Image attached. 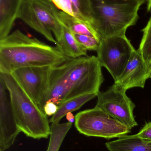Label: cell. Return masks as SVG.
Returning a JSON list of instances; mask_svg holds the SVG:
<instances>
[{"label": "cell", "instance_id": "6da1fadb", "mask_svg": "<svg viewBox=\"0 0 151 151\" xmlns=\"http://www.w3.org/2000/svg\"><path fill=\"white\" fill-rule=\"evenodd\" d=\"M102 67L95 56L68 58L62 64L51 67L48 87L39 108L43 112L48 102L59 106L84 94L98 95L104 81Z\"/></svg>", "mask_w": 151, "mask_h": 151}, {"label": "cell", "instance_id": "7a4b0ae2", "mask_svg": "<svg viewBox=\"0 0 151 151\" xmlns=\"http://www.w3.org/2000/svg\"><path fill=\"white\" fill-rule=\"evenodd\" d=\"M67 58L57 46H51L17 30L0 40V73L19 68L58 66Z\"/></svg>", "mask_w": 151, "mask_h": 151}, {"label": "cell", "instance_id": "3957f363", "mask_svg": "<svg viewBox=\"0 0 151 151\" xmlns=\"http://www.w3.org/2000/svg\"><path fill=\"white\" fill-rule=\"evenodd\" d=\"M92 25L101 39L126 35L136 24L143 4L138 0H90Z\"/></svg>", "mask_w": 151, "mask_h": 151}, {"label": "cell", "instance_id": "277c9868", "mask_svg": "<svg viewBox=\"0 0 151 151\" xmlns=\"http://www.w3.org/2000/svg\"><path fill=\"white\" fill-rule=\"evenodd\" d=\"M8 89L17 125L20 132L34 139L50 136L48 116L20 86L11 74L0 73Z\"/></svg>", "mask_w": 151, "mask_h": 151}, {"label": "cell", "instance_id": "5b68a950", "mask_svg": "<svg viewBox=\"0 0 151 151\" xmlns=\"http://www.w3.org/2000/svg\"><path fill=\"white\" fill-rule=\"evenodd\" d=\"M59 12L50 0H25L18 18L56 46L63 32Z\"/></svg>", "mask_w": 151, "mask_h": 151}, {"label": "cell", "instance_id": "8992f818", "mask_svg": "<svg viewBox=\"0 0 151 151\" xmlns=\"http://www.w3.org/2000/svg\"><path fill=\"white\" fill-rule=\"evenodd\" d=\"M74 125L82 134L106 139L119 138L129 134L131 130L96 106L77 113Z\"/></svg>", "mask_w": 151, "mask_h": 151}, {"label": "cell", "instance_id": "52a82bcc", "mask_svg": "<svg viewBox=\"0 0 151 151\" xmlns=\"http://www.w3.org/2000/svg\"><path fill=\"white\" fill-rule=\"evenodd\" d=\"M135 50L130 40L124 35L101 39L96 51L102 67L108 70L116 81L122 74Z\"/></svg>", "mask_w": 151, "mask_h": 151}, {"label": "cell", "instance_id": "ba28073f", "mask_svg": "<svg viewBox=\"0 0 151 151\" xmlns=\"http://www.w3.org/2000/svg\"><path fill=\"white\" fill-rule=\"evenodd\" d=\"M126 92L113 85L105 91L99 92L95 106L131 129L138 126L134 114L136 106Z\"/></svg>", "mask_w": 151, "mask_h": 151}, {"label": "cell", "instance_id": "9c48e42d", "mask_svg": "<svg viewBox=\"0 0 151 151\" xmlns=\"http://www.w3.org/2000/svg\"><path fill=\"white\" fill-rule=\"evenodd\" d=\"M51 66L23 67L10 73L27 95L37 105L48 87Z\"/></svg>", "mask_w": 151, "mask_h": 151}, {"label": "cell", "instance_id": "30bf717a", "mask_svg": "<svg viewBox=\"0 0 151 151\" xmlns=\"http://www.w3.org/2000/svg\"><path fill=\"white\" fill-rule=\"evenodd\" d=\"M20 132L8 89L0 78V151L6 150L13 145Z\"/></svg>", "mask_w": 151, "mask_h": 151}, {"label": "cell", "instance_id": "8fae6325", "mask_svg": "<svg viewBox=\"0 0 151 151\" xmlns=\"http://www.w3.org/2000/svg\"><path fill=\"white\" fill-rule=\"evenodd\" d=\"M149 67L138 49L133 52L122 74L113 85L126 91L134 88H144L149 78Z\"/></svg>", "mask_w": 151, "mask_h": 151}, {"label": "cell", "instance_id": "7c38bea8", "mask_svg": "<svg viewBox=\"0 0 151 151\" xmlns=\"http://www.w3.org/2000/svg\"><path fill=\"white\" fill-rule=\"evenodd\" d=\"M25 0H0V40L10 34Z\"/></svg>", "mask_w": 151, "mask_h": 151}, {"label": "cell", "instance_id": "4fadbf2b", "mask_svg": "<svg viewBox=\"0 0 151 151\" xmlns=\"http://www.w3.org/2000/svg\"><path fill=\"white\" fill-rule=\"evenodd\" d=\"M61 11L92 24L90 0H50Z\"/></svg>", "mask_w": 151, "mask_h": 151}, {"label": "cell", "instance_id": "5bb4252c", "mask_svg": "<svg viewBox=\"0 0 151 151\" xmlns=\"http://www.w3.org/2000/svg\"><path fill=\"white\" fill-rule=\"evenodd\" d=\"M105 146L109 151H151V141L136 135H125L116 140L107 142Z\"/></svg>", "mask_w": 151, "mask_h": 151}, {"label": "cell", "instance_id": "9a60e30c", "mask_svg": "<svg viewBox=\"0 0 151 151\" xmlns=\"http://www.w3.org/2000/svg\"><path fill=\"white\" fill-rule=\"evenodd\" d=\"M57 42L56 46L67 58H76L88 56L87 50L76 40L73 33L64 25L62 37Z\"/></svg>", "mask_w": 151, "mask_h": 151}, {"label": "cell", "instance_id": "2e32d148", "mask_svg": "<svg viewBox=\"0 0 151 151\" xmlns=\"http://www.w3.org/2000/svg\"><path fill=\"white\" fill-rule=\"evenodd\" d=\"M59 16L62 24L73 33L94 37L101 40V38L90 23L59 11Z\"/></svg>", "mask_w": 151, "mask_h": 151}, {"label": "cell", "instance_id": "e0dca14e", "mask_svg": "<svg viewBox=\"0 0 151 151\" xmlns=\"http://www.w3.org/2000/svg\"><path fill=\"white\" fill-rule=\"evenodd\" d=\"M97 96L96 94H84L64 102L59 106L56 112L50 119V123H59L68 113L79 110L87 102Z\"/></svg>", "mask_w": 151, "mask_h": 151}, {"label": "cell", "instance_id": "ac0fdd59", "mask_svg": "<svg viewBox=\"0 0 151 151\" xmlns=\"http://www.w3.org/2000/svg\"><path fill=\"white\" fill-rule=\"evenodd\" d=\"M72 123H52L51 126L50 138L47 151H59Z\"/></svg>", "mask_w": 151, "mask_h": 151}, {"label": "cell", "instance_id": "d6986e66", "mask_svg": "<svg viewBox=\"0 0 151 151\" xmlns=\"http://www.w3.org/2000/svg\"><path fill=\"white\" fill-rule=\"evenodd\" d=\"M143 34L139 49L149 68L151 66V17L142 30Z\"/></svg>", "mask_w": 151, "mask_h": 151}, {"label": "cell", "instance_id": "ffe728a7", "mask_svg": "<svg viewBox=\"0 0 151 151\" xmlns=\"http://www.w3.org/2000/svg\"><path fill=\"white\" fill-rule=\"evenodd\" d=\"M76 40L87 50L97 51L100 44V40L87 35L74 34Z\"/></svg>", "mask_w": 151, "mask_h": 151}, {"label": "cell", "instance_id": "44dd1931", "mask_svg": "<svg viewBox=\"0 0 151 151\" xmlns=\"http://www.w3.org/2000/svg\"><path fill=\"white\" fill-rule=\"evenodd\" d=\"M136 135L140 138L151 141V121L146 123Z\"/></svg>", "mask_w": 151, "mask_h": 151}, {"label": "cell", "instance_id": "7402d4cb", "mask_svg": "<svg viewBox=\"0 0 151 151\" xmlns=\"http://www.w3.org/2000/svg\"><path fill=\"white\" fill-rule=\"evenodd\" d=\"M58 107V106L53 102H48L43 107V112L47 116H52L56 113Z\"/></svg>", "mask_w": 151, "mask_h": 151}, {"label": "cell", "instance_id": "603a6c76", "mask_svg": "<svg viewBox=\"0 0 151 151\" xmlns=\"http://www.w3.org/2000/svg\"><path fill=\"white\" fill-rule=\"evenodd\" d=\"M66 119L68 122L73 123L75 121V117L72 112H69L66 114Z\"/></svg>", "mask_w": 151, "mask_h": 151}, {"label": "cell", "instance_id": "cb8c5ba5", "mask_svg": "<svg viewBox=\"0 0 151 151\" xmlns=\"http://www.w3.org/2000/svg\"><path fill=\"white\" fill-rule=\"evenodd\" d=\"M147 10L149 12L151 13V0L148 1V6H147Z\"/></svg>", "mask_w": 151, "mask_h": 151}, {"label": "cell", "instance_id": "d4e9b609", "mask_svg": "<svg viewBox=\"0 0 151 151\" xmlns=\"http://www.w3.org/2000/svg\"><path fill=\"white\" fill-rule=\"evenodd\" d=\"M138 1L141 2H142V3L143 4L145 3L148 2V1H149L150 0H138Z\"/></svg>", "mask_w": 151, "mask_h": 151}, {"label": "cell", "instance_id": "484cf974", "mask_svg": "<svg viewBox=\"0 0 151 151\" xmlns=\"http://www.w3.org/2000/svg\"><path fill=\"white\" fill-rule=\"evenodd\" d=\"M149 78H151V66L149 68Z\"/></svg>", "mask_w": 151, "mask_h": 151}]
</instances>
